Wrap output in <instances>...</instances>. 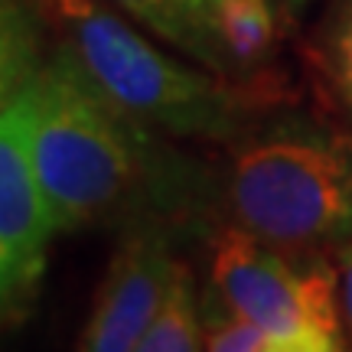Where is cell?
Instances as JSON below:
<instances>
[{"mask_svg":"<svg viewBox=\"0 0 352 352\" xmlns=\"http://www.w3.org/2000/svg\"><path fill=\"white\" fill-rule=\"evenodd\" d=\"M30 151L59 235L124 219L164 199L183 206L186 189L170 173L151 127L114 104L85 72L69 43L26 76Z\"/></svg>","mask_w":352,"mask_h":352,"instance_id":"obj_1","label":"cell"},{"mask_svg":"<svg viewBox=\"0 0 352 352\" xmlns=\"http://www.w3.org/2000/svg\"><path fill=\"white\" fill-rule=\"evenodd\" d=\"M228 144L222 199L235 228L300 252H340L352 239L349 134L284 111Z\"/></svg>","mask_w":352,"mask_h":352,"instance_id":"obj_2","label":"cell"},{"mask_svg":"<svg viewBox=\"0 0 352 352\" xmlns=\"http://www.w3.org/2000/svg\"><path fill=\"white\" fill-rule=\"evenodd\" d=\"M85 72L134 121L166 138L235 140L245 101L222 76L173 59L98 0H52Z\"/></svg>","mask_w":352,"mask_h":352,"instance_id":"obj_3","label":"cell"},{"mask_svg":"<svg viewBox=\"0 0 352 352\" xmlns=\"http://www.w3.org/2000/svg\"><path fill=\"white\" fill-rule=\"evenodd\" d=\"M39 65L36 33L20 7L3 10V95H0V307L20 327L33 314L50 245L59 235L30 151L26 76Z\"/></svg>","mask_w":352,"mask_h":352,"instance_id":"obj_4","label":"cell"},{"mask_svg":"<svg viewBox=\"0 0 352 352\" xmlns=\"http://www.w3.org/2000/svg\"><path fill=\"white\" fill-rule=\"evenodd\" d=\"M206 294L271 336L342 340L340 267L327 252L280 248L226 226L215 239Z\"/></svg>","mask_w":352,"mask_h":352,"instance_id":"obj_5","label":"cell"},{"mask_svg":"<svg viewBox=\"0 0 352 352\" xmlns=\"http://www.w3.org/2000/svg\"><path fill=\"white\" fill-rule=\"evenodd\" d=\"M183 261L153 222L131 226L95 297L78 352H134L164 307Z\"/></svg>","mask_w":352,"mask_h":352,"instance_id":"obj_6","label":"cell"},{"mask_svg":"<svg viewBox=\"0 0 352 352\" xmlns=\"http://www.w3.org/2000/svg\"><path fill=\"white\" fill-rule=\"evenodd\" d=\"M111 3L196 65L222 78L232 72L222 39L215 33L209 0H111Z\"/></svg>","mask_w":352,"mask_h":352,"instance_id":"obj_7","label":"cell"},{"mask_svg":"<svg viewBox=\"0 0 352 352\" xmlns=\"http://www.w3.org/2000/svg\"><path fill=\"white\" fill-rule=\"evenodd\" d=\"M209 7L232 72L258 69L271 56L277 39L271 0H212Z\"/></svg>","mask_w":352,"mask_h":352,"instance_id":"obj_8","label":"cell"},{"mask_svg":"<svg viewBox=\"0 0 352 352\" xmlns=\"http://www.w3.org/2000/svg\"><path fill=\"white\" fill-rule=\"evenodd\" d=\"M206 352H342V340L327 336H271L202 294Z\"/></svg>","mask_w":352,"mask_h":352,"instance_id":"obj_9","label":"cell"},{"mask_svg":"<svg viewBox=\"0 0 352 352\" xmlns=\"http://www.w3.org/2000/svg\"><path fill=\"white\" fill-rule=\"evenodd\" d=\"M134 352H206V320H202V297L196 280L179 267L173 287L166 294L160 314L147 329Z\"/></svg>","mask_w":352,"mask_h":352,"instance_id":"obj_10","label":"cell"},{"mask_svg":"<svg viewBox=\"0 0 352 352\" xmlns=\"http://www.w3.org/2000/svg\"><path fill=\"white\" fill-rule=\"evenodd\" d=\"M323 65L336 98L352 114V0H340L327 26Z\"/></svg>","mask_w":352,"mask_h":352,"instance_id":"obj_11","label":"cell"},{"mask_svg":"<svg viewBox=\"0 0 352 352\" xmlns=\"http://www.w3.org/2000/svg\"><path fill=\"white\" fill-rule=\"evenodd\" d=\"M336 258H340V303H342V320H346V327H349L352 333V239L342 245L340 252H336Z\"/></svg>","mask_w":352,"mask_h":352,"instance_id":"obj_12","label":"cell"},{"mask_svg":"<svg viewBox=\"0 0 352 352\" xmlns=\"http://www.w3.org/2000/svg\"><path fill=\"white\" fill-rule=\"evenodd\" d=\"M307 3H310V0H284V7H287L290 13H300Z\"/></svg>","mask_w":352,"mask_h":352,"instance_id":"obj_13","label":"cell"},{"mask_svg":"<svg viewBox=\"0 0 352 352\" xmlns=\"http://www.w3.org/2000/svg\"><path fill=\"white\" fill-rule=\"evenodd\" d=\"M209 3H212V0H209Z\"/></svg>","mask_w":352,"mask_h":352,"instance_id":"obj_14","label":"cell"}]
</instances>
